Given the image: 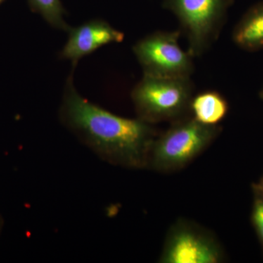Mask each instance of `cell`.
<instances>
[{
	"mask_svg": "<svg viewBox=\"0 0 263 263\" xmlns=\"http://www.w3.org/2000/svg\"><path fill=\"white\" fill-rule=\"evenodd\" d=\"M259 97H260V98L263 100V86L262 89H261L260 92H259Z\"/></svg>",
	"mask_w": 263,
	"mask_h": 263,
	"instance_id": "obj_13",
	"label": "cell"
},
{
	"mask_svg": "<svg viewBox=\"0 0 263 263\" xmlns=\"http://www.w3.org/2000/svg\"><path fill=\"white\" fill-rule=\"evenodd\" d=\"M232 37L235 44L245 51L263 49V3L247 10L235 25Z\"/></svg>",
	"mask_w": 263,
	"mask_h": 263,
	"instance_id": "obj_8",
	"label": "cell"
},
{
	"mask_svg": "<svg viewBox=\"0 0 263 263\" xmlns=\"http://www.w3.org/2000/svg\"><path fill=\"white\" fill-rule=\"evenodd\" d=\"M29 6L54 28L68 32L71 27L65 22V10L60 0H28Z\"/></svg>",
	"mask_w": 263,
	"mask_h": 263,
	"instance_id": "obj_10",
	"label": "cell"
},
{
	"mask_svg": "<svg viewBox=\"0 0 263 263\" xmlns=\"http://www.w3.org/2000/svg\"><path fill=\"white\" fill-rule=\"evenodd\" d=\"M224 257L222 247L210 232L180 219L170 228L159 262L219 263Z\"/></svg>",
	"mask_w": 263,
	"mask_h": 263,
	"instance_id": "obj_6",
	"label": "cell"
},
{
	"mask_svg": "<svg viewBox=\"0 0 263 263\" xmlns=\"http://www.w3.org/2000/svg\"><path fill=\"white\" fill-rule=\"evenodd\" d=\"M219 125H206L195 119L176 122L151 148L148 166L160 172H171L187 165L219 136Z\"/></svg>",
	"mask_w": 263,
	"mask_h": 263,
	"instance_id": "obj_2",
	"label": "cell"
},
{
	"mask_svg": "<svg viewBox=\"0 0 263 263\" xmlns=\"http://www.w3.org/2000/svg\"><path fill=\"white\" fill-rule=\"evenodd\" d=\"M233 0H164L187 40L188 52L202 56L219 37Z\"/></svg>",
	"mask_w": 263,
	"mask_h": 263,
	"instance_id": "obj_4",
	"label": "cell"
},
{
	"mask_svg": "<svg viewBox=\"0 0 263 263\" xmlns=\"http://www.w3.org/2000/svg\"><path fill=\"white\" fill-rule=\"evenodd\" d=\"M193 97L190 79L147 76H143L131 93L138 119L152 124L179 119L190 110Z\"/></svg>",
	"mask_w": 263,
	"mask_h": 263,
	"instance_id": "obj_3",
	"label": "cell"
},
{
	"mask_svg": "<svg viewBox=\"0 0 263 263\" xmlns=\"http://www.w3.org/2000/svg\"><path fill=\"white\" fill-rule=\"evenodd\" d=\"M67 43L60 56L74 65L83 57L110 43H122L124 33L102 19H93L79 27H71Z\"/></svg>",
	"mask_w": 263,
	"mask_h": 263,
	"instance_id": "obj_7",
	"label": "cell"
},
{
	"mask_svg": "<svg viewBox=\"0 0 263 263\" xmlns=\"http://www.w3.org/2000/svg\"><path fill=\"white\" fill-rule=\"evenodd\" d=\"M60 114L66 125L106 160L133 168L148 166L157 138L152 124L119 117L90 103L76 89L72 75L66 82Z\"/></svg>",
	"mask_w": 263,
	"mask_h": 263,
	"instance_id": "obj_1",
	"label": "cell"
},
{
	"mask_svg": "<svg viewBox=\"0 0 263 263\" xmlns=\"http://www.w3.org/2000/svg\"><path fill=\"white\" fill-rule=\"evenodd\" d=\"M4 1L5 0H0V4H1V3H3Z\"/></svg>",
	"mask_w": 263,
	"mask_h": 263,
	"instance_id": "obj_14",
	"label": "cell"
},
{
	"mask_svg": "<svg viewBox=\"0 0 263 263\" xmlns=\"http://www.w3.org/2000/svg\"><path fill=\"white\" fill-rule=\"evenodd\" d=\"M257 188H258L259 190H260V191L262 192V193L263 194V179L262 181V183H260V185H259V186H257Z\"/></svg>",
	"mask_w": 263,
	"mask_h": 263,
	"instance_id": "obj_12",
	"label": "cell"
},
{
	"mask_svg": "<svg viewBox=\"0 0 263 263\" xmlns=\"http://www.w3.org/2000/svg\"><path fill=\"white\" fill-rule=\"evenodd\" d=\"M190 110L197 122L206 125H218L228 115L229 104L217 91H205L193 97Z\"/></svg>",
	"mask_w": 263,
	"mask_h": 263,
	"instance_id": "obj_9",
	"label": "cell"
},
{
	"mask_svg": "<svg viewBox=\"0 0 263 263\" xmlns=\"http://www.w3.org/2000/svg\"><path fill=\"white\" fill-rule=\"evenodd\" d=\"M252 212V221L259 240L263 245V194L257 188Z\"/></svg>",
	"mask_w": 263,
	"mask_h": 263,
	"instance_id": "obj_11",
	"label": "cell"
},
{
	"mask_svg": "<svg viewBox=\"0 0 263 263\" xmlns=\"http://www.w3.org/2000/svg\"><path fill=\"white\" fill-rule=\"evenodd\" d=\"M0 228H1V218H0Z\"/></svg>",
	"mask_w": 263,
	"mask_h": 263,
	"instance_id": "obj_15",
	"label": "cell"
},
{
	"mask_svg": "<svg viewBox=\"0 0 263 263\" xmlns=\"http://www.w3.org/2000/svg\"><path fill=\"white\" fill-rule=\"evenodd\" d=\"M180 31H157L141 38L133 46L143 76L162 79H190L193 57L180 47Z\"/></svg>",
	"mask_w": 263,
	"mask_h": 263,
	"instance_id": "obj_5",
	"label": "cell"
}]
</instances>
